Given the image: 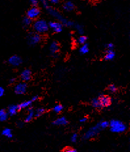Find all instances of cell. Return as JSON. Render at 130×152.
<instances>
[{
    "instance_id": "obj_16",
    "label": "cell",
    "mask_w": 130,
    "mask_h": 152,
    "mask_svg": "<svg viewBox=\"0 0 130 152\" xmlns=\"http://www.w3.org/2000/svg\"><path fill=\"white\" fill-rule=\"evenodd\" d=\"M32 102H33L32 101V100L23 102H22L19 104V105H17V107H18V110H21V109H22L29 108V107L32 105Z\"/></svg>"
},
{
    "instance_id": "obj_20",
    "label": "cell",
    "mask_w": 130,
    "mask_h": 152,
    "mask_svg": "<svg viewBox=\"0 0 130 152\" xmlns=\"http://www.w3.org/2000/svg\"><path fill=\"white\" fill-rule=\"evenodd\" d=\"M114 56H115L114 52L113 51H112V50H108L104 58H105V60H106V61H112V60H113L114 58Z\"/></svg>"
},
{
    "instance_id": "obj_28",
    "label": "cell",
    "mask_w": 130,
    "mask_h": 152,
    "mask_svg": "<svg viewBox=\"0 0 130 152\" xmlns=\"http://www.w3.org/2000/svg\"><path fill=\"white\" fill-rule=\"evenodd\" d=\"M76 28L77 31V32H78L79 34H80V35L84 34V30L83 26H81V25H80V24H77L76 26Z\"/></svg>"
},
{
    "instance_id": "obj_17",
    "label": "cell",
    "mask_w": 130,
    "mask_h": 152,
    "mask_svg": "<svg viewBox=\"0 0 130 152\" xmlns=\"http://www.w3.org/2000/svg\"><path fill=\"white\" fill-rule=\"evenodd\" d=\"M63 8L66 11H72L74 9V5L71 1H66L64 4Z\"/></svg>"
},
{
    "instance_id": "obj_10",
    "label": "cell",
    "mask_w": 130,
    "mask_h": 152,
    "mask_svg": "<svg viewBox=\"0 0 130 152\" xmlns=\"http://www.w3.org/2000/svg\"><path fill=\"white\" fill-rule=\"evenodd\" d=\"M9 62L11 65L13 66H18L22 63V59L19 56L14 55L9 59Z\"/></svg>"
},
{
    "instance_id": "obj_40",
    "label": "cell",
    "mask_w": 130,
    "mask_h": 152,
    "mask_svg": "<svg viewBox=\"0 0 130 152\" xmlns=\"http://www.w3.org/2000/svg\"><path fill=\"white\" fill-rule=\"evenodd\" d=\"M9 81H10V83H14V82L15 81V78H12V79H10Z\"/></svg>"
},
{
    "instance_id": "obj_29",
    "label": "cell",
    "mask_w": 130,
    "mask_h": 152,
    "mask_svg": "<svg viewBox=\"0 0 130 152\" xmlns=\"http://www.w3.org/2000/svg\"><path fill=\"white\" fill-rule=\"evenodd\" d=\"M109 89L110 91L112 92V93H115V92L116 91V87L113 84L110 85L109 87Z\"/></svg>"
},
{
    "instance_id": "obj_21",
    "label": "cell",
    "mask_w": 130,
    "mask_h": 152,
    "mask_svg": "<svg viewBox=\"0 0 130 152\" xmlns=\"http://www.w3.org/2000/svg\"><path fill=\"white\" fill-rule=\"evenodd\" d=\"M45 111H46V110L43 108H37L36 111H34V116L36 117V118L40 117L45 113Z\"/></svg>"
},
{
    "instance_id": "obj_14",
    "label": "cell",
    "mask_w": 130,
    "mask_h": 152,
    "mask_svg": "<svg viewBox=\"0 0 130 152\" xmlns=\"http://www.w3.org/2000/svg\"><path fill=\"white\" fill-rule=\"evenodd\" d=\"M59 46L57 41H53L51 43V45H50L49 50L52 54L57 53V52L59 51Z\"/></svg>"
},
{
    "instance_id": "obj_12",
    "label": "cell",
    "mask_w": 130,
    "mask_h": 152,
    "mask_svg": "<svg viewBox=\"0 0 130 152\" xmlns=\"http://www.w3.org/2000/svg\"><path fill=\"white\" fill-rule=\"evenodd\" d=\"M53 124L57 126H64L68 124V121L65 117H61L54 121Z\"/></svg>"
},
{
    "instance_id": "obj_6",
    "label": "cell",
    "mask_w": 130,
    "mask_h": 152,
    "mask_svg": "<svg viewBox=\"0 0 130 152\" xmlns=\"http://www.w3.org/2000/svg\"><path fill=\"white\" fill-rule=\"evenodd\" d=\"M100 105H101V108H106V107L109 106L112 104V100L111 97L106 95H100L98 98Z\"/></svg>"
},
{
    "instance_id": "obj_18",
    "label": "cell",
    "mask_w": 130,
    "mask_h": 152,
    "mask_svg": "<svg viewBox=\"0 0 130 152\" xmlns=\"http://www.w3.org/2000/svg\"><path fill=\"white\" fill-rule=\"evenodd\" d=\"M8 113L5 109H0V121H6L8 119Z\"/></svg>"
},
{
    "instance_id": "obj_37",
    "label": "cell",
    "mask_w": 130,
    "mask_h": 152,
    "mask_svg": "<svg viewBox=\"0 0 130 152\" xmlns=\"http://www.w3.org/2000/svg\"><path fill=\"white\" fill-rule=\"evenodd\" d=\"M37 98H38V96H34L32 97V98L31 100H32V102H34V101L37 100Z\"/></svg>"
},
{
    "instance_id": "obj_31",
    "label": "cell",
    "mask_w": 130,
    "mask_h": 152,
    "mask_svg": "<svg viewBox=\"0 0 130 152\" xmlns=\"http://www.w3.org/2000/svg\"><path fill=\"white\" fill-rule=\"evenodd\" d=\"M106 47H107V49H108V50H112V51H113L114 45L111 43H110L109 44H107Z\"/></svg>"
},
{
    "instance_id": "obj_5",
    "label": "cell",
    "mask_w": 130,
    "mask_h": 152,
    "mask_svg": "<svg viewBox=\"0 0 130 152\" xmlns=\"http://www.w3.org/2000/svg\"><path fill=\"white\" fill-rule=\"evenodd\" d=\"M27 39H28V43L29 44V45L34 46L40 41L41 36L39 34L32 32L28 35Z\"/></svg>"
},
{
    "instance_id": "obj_30",
    "label": "cell",
    "mask_w": 130,
    "mask_h": 152,
    "mask_svg": "<svg viewBox=\"0 0 130 152\" xmlns=\"http://www.w3.org/2000/svg\"><path fill=\"white\" fill-rule=\"evenodd\" d=\"M71 141L72 142H76L77 140V134H73L71 136Z\"/></svg>"
},
{
    "instance_id": "obj_24",
    "label": "cell",
    "mask_w": 130,
    "mask_h": 152,
    "mask_svg": "<svg viewBox=\"0 0 130 152\" xmlns=\"http://www.w3.org/2000/svg\"><path fill=\"white\" fill-rule=\"evenodd\" d=\"M98 124L100 128L101 129V130H102V129H105L109 127V123L107 121H100Z\"/></svg>"
},
{
    "instance_id": "obj_1",
    "label": "cell",
    "mask_w": 130,
    "mask_h": 152,
    "mask_svg": "<svg viewBox=\"0 0 130 152\" xmlns=\"http://www.w3.org/2000/svg\"><path fill=\"white\" fill-rule=\"evenodd\" d=\"M46 9L47 10V11L49 12V13L51 14V16H53V17H55V18L58 20L60 23H61L62 25H64V26H66L68 27H72L74 26V23L73 22L68 21V20L65 19L64 17L61 15V13H60L58 11H57L56 9L52 8V7H51L50 6L47 7Z\"/></svg>"
},
{
    "instance_id": "obj_19",
    "label": "cell",
    "mask_w": 130,
    "mask_h": 152,
    "mask_svg": "<svg viewBox=\"0 0 130 152\" xmlns=\"http://www.w3.org/2000/svg\"><path fill=\"white\" fill-rule=\"evenodd\" d=\"M2 135L7 137V138H11L12 137V133L11 129L9 128H5L3 131H2Z\"/></svg>"
},
{
    "instance_id": "obj_15",
    "label": "cell",
    "mask_w": 130,
    "mask_h": 152,
    "mask_svg": "<svg viewBox=\"0 0 130 152\" xmlns=\"http://www.w3.org/2000/svg\"><path fill=\"white\" fill-rule=\"evenodd\" d=\"M34 117V110L32 108H29L28 110V114H27L26 118H25L24 121L26 122V123H28V122L31 121L32 119H33Z\"/></svg>"
},
{
    "instance_id": "obj_32",
    "label": "cell",
    "mask_w": 130,
    "mask_h": 152,
    "mask_svg": "<svg viewBox=\"0 0 130 152\" xmlns=\"http://www.w3.org/2000/svg\"><path fill=\"white\" fill-rule=\"evenodd\" d=\"M30 3L33 7H36L37 6V4H38V1H37V0H32Z\"/></svg>"
},
{
    "instance_id": "obj_23",
    "label": "cell",
    "mask_w": 130,
    "mask_h": 152,
    "mask_svg": "<svg viewBox=\"0 0 130 152\" xmlns=\"http://www.w3.org/2000/svg\"><path fill=\"white\" fill-rule=\"evenodd\" d=\"M91 105L93 107L95 108H101V105H100V102L98 98H93L91 101Z\"/></svg>"
},
{
    "instance_id": "obj_11",
    "label": "cell",
    "mask_w": 130,
    "mask_h": 152,
    "mask_svg": "<svg viewBox=\"0 0 130 152\" xmlns=\"http://www.w3.org/2000/svg\"><path fill=\"white\" fill-rule=\"evenodd\" d=\"M21 79L23 81H28L31 79L32 72L28 69H26L22 71L21 75Z\"/></svg>"
},
{
    "instance_id": "obj_7",
    "label": "cell",
    "mask_w": 130,
    "mask_h": 152,
    "mask_svg": "<svg viewBox=\"0 0 130 152\" xmlns=\"http://www.w3.org/2000/svg\"><path fill=\"white\" fill-rule=\"evenodd\" d=\"M27 17L31 20L35 19L39 17L40 14V10H39L37 7H32V8L29 9L28 11H27Z\"/></svg>"
},
{
    "instance_id": "obj_39",
    "label": "cell",
    "mask_w": 130,
    "mask_h": 152,
    "mask_svg": "<svg viewBox=\"0 0 130 152\" xmlns=\"http://www.w3.org/2000/svg\"><path fill=\"white\" fill-rule=\"evenodd\" d=\"M17 125H18L19 127H22V125H23V123H22V122H18V123H17Z\"/></svg>"
},
{
    "instance_id": "obj_33",
    "label": "cell",
    "mask_w": 130,
    "mask_h": 152,
    "mask_svg": "<svg viewBox=\"0 0 130 152\" xmlns=\"http://www.w3.org/2000/svg\"><path fill=\"white\" fill-rule=\"evenodd\" d=\"M64 152H77L76 149H73V148H67L65 149Z\"/></svg>"
},
{
    "instance_id": "obj_4",
    "label": "cell",
    "mask_w": 130,
    "mask_h": 152,
    "mask_svg": "<svg viewBox=\"0 0 130 152\" xmlns=\"http://www.w3.org/2000/svg\"><path fill=\"white\" fill-rule=\"evenodd\" d=\"M101 131V129L100 128L99 124H97L95 126L92 127L87 131L84 135V139L85 140H89L92 138H94L97 135H98L100 131Z\"/></svg>"
},
{
    "instance_id": "obj_13",
    "label": "cell",
    "mask_w": 130,
    "mask_h": 152,
    "mask_svg": "<svg viewBox=\"0 0 130 152\" xmlns=\"http://www.w3.org/2000/svg\"><path fill=\"white\" fill-rule=\"evenodd\" d=\"M18 107H17V105H14V104H12V105L9 106L8 109H7V113H8V115L10 116H15L16 115L17 111H18Z\"/></svg>"
},
{
    "instance_id": "obj_27",
    "label": "cell",
    "mask_w": 130,
    "mask_h": 152,
    "mask_svg": "<svg viewBox=\"0 0 130 152\" xmlns=\"http://www.w3.org/2000/svg\"><path fill=\"white\" fill-rule=\"evenodd\" d=\"M87 40V37H86L85 36H81L78 37V39H77V42H78L80 45H84L86 43Z\"/></svg>"
},
{
    "instance_id": "obj_9",
    "label": "cell",
    "mask_w": 130,
    "mask_h": 152,
    "mask_svg": "<svg viewBox=\"0 0 130 152\" xmlns=\"http://www.w3.org/2000/svg\"><path fill=\"white\" fill-rule=\"evenodd\" d=\"M48 25L49 28H51L57 33H59L62 30V25L59 22H50Z\"/></svg>"
},
{
    "instance_id": "obj_25",
    "label": "cell",
    "mask_w": 130,
    "mask_h": 152,
    "mask_svg": "<svg viewBox=\"0 0 130 152\" xmlns=\"http://www.w3.org/2000/svg\"><path fill=\"white\" fill-rule=\"evenodd\" d=\"M62 109H63V106L61 104H57L56 106H54L53 111L56 113H59L62 111Z\"/></svg>"
},
{
    "instance_id": "obj_2",
    "label": "cell",
    "mask_w": 130,
    "mask_h": 152,
    "mask_svg": "<svg viewBox=\"0 0 130 152\" xmlns=\"http://www.w3.org/2000/svg\"><path fill=\"white\" fill-rule=\"evenodd\" d=\"M111 131L114 133H122L126 131L127 126L121 121L112 119L109 123Z\"/></svg>"
},
{
    "instance_id": "obj_8",
    "label": "cell",
    "mask_w": 130,
    "mask_h": 152,
    "mask_svg": "<svg viewBox=\"0 0 130 152\" xmlns=\"http://www.w3.org/2000/svg\"><path fill=\"white\" fill-rule=\"evenodd\" d=\"M27 85L25 83H20L15 87V93L17 94H22L26 93Z\"/></svg>"
},
{
    "instance_id": "obj_35",
    "label": "cell",
    "mask_w": 130,
    "mask_h": 152,
    "mask_svg": "<svg viewBox=\"0 0 130 152\" xmlns=\"http://www.w3.org/2000/svg\"><path fill=\"white\" fill-rule=\"evenodd\" d=\"M4 93H5V90H4V89L3 88V87H0V97L3 96V94H4Z\"/></svg>"
},
{
    "instance_id": "obj_36",
    "label": "cell",
    "mask_w": 130,
    "mask_h": 152,
    "mask_svg": "<svg viewBox=\"0 0 130 152\" xmlns=\"http://www.w3.org/2000/svg\"><path fill=\"white\" fill-rule=\"evenodd\" d=\"M51 3L53 4H58L59 3V0H51Z\"/></svg>"
},
{
    "instance_id": "obj_34",
    "label": "cell",
    "mask_w": 130,
    "mask_h": 152,
    "mask_svg": "<svg viewBox=\"0 0 130 152\" xmlns=\"http://www.w3.org/2000/svg\"><path fill=\"white\" fill-rule=\"evenodd\" d=\"M42 3H43V6L46 9H47V7L49 6V3H48V1H42Z\"/></svg>"
},
{
    "instance_id": "obj_26",
    "label": "cell",
    "mask_w": 130,
    "mask_h": 152,
    "mask_svg": "<svg viewBox=\"0 0 130 152\" xmlns=\"http://www.w3.org/2000/svg\"><path fill=\"white\" fill-rule=\"evenodd\" d=\"M32 23V20L30 19H29L28 17H24V18L23 19V20H22V24H23V25L24 26H29Z\"/></svg>"
},
{
    "instance_id": "obj_38",
    "label": "cell",
    "mask_w": 130,
    "mask_h": 152,
    "mask_svg": "<svg viewBox=\"0 0 130 152\" xmlns=\"http://www.w3.org/2000/svg\"><path fill=\"white\" fill-rule=\"evenodd\" d=\"M86 121H87V118H82L80 120V123H85V122H86Z\"/></svg>"
},
{
    "instance_id": "obj_22",
    "label": "cell",
    "mask_w": 130,
    "mask_h": 152,
    "mask_svg": "<svg viewBox=\"0 0 130 152\" xmlns=\"http://www.w3.org/2000/svg\"><path fill=\"white\" fill-rule=\"evenodd\" d=\"M80 52L82 54H85L89 52V47L88 45H87V44H84V45H82V47L80 48Z\"/></svg>"
},
{
    "instance_id": "obj_3",
    "label": "cell",
    "mask_w": 130,
    "mask_h": 152,
    "mask_svg": "<svg viewBox=\"0 0 130 152\" xmlns=\"http://www.w3.org/2000/svg\"><path fill=\"white\" fill-rule=\"evenodd\" d=\"M34 29L37 34L46 33L49 30V25L44 20H37L34 24Z\"/></svg>"
}]
</instances>
